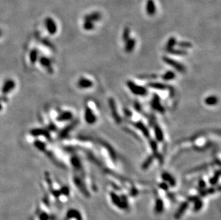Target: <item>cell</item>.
<instances>
[{
	"mask_svg": "<svg viewBox=\"0 0 221 220\" xmlns=\"http://www.w3.org/2000/svg\"><path fill=\"white\" fill-rule=\"evenodd\" d=\"M110 199H111L112 201V203L114 204L115 206H116L117 208H119L120 209H125L126 208H127V200L125 196H120L118 194L114 192V191H111V192L110 193Z\"/></svg>",
	"mask_w": 221,
	"mask_h": 220,
	"instance_id": "1",
	"label": "cell"
},
{
	"mask_svg": "<svg viewBox=\"0 0 221 220\" xmlns=\"http://www.w3.org/2000/svg\"><path fill=\"white\" fill-rule=\"evenodd\" d=\"M127 86L128 89L132 92V93L135 95L137 96H145L148 94V89H146L145 86L138 85V84H135L134 81L128 80L127 81Z\"/></svg>",
	"mask_w": 221,
	"mask_h": 220,
	"instance_id": "2",
	"label": "cell"
},
{
	"mask_svg": "<svg viewBox=\"0 0 221 220\" xmlns=\"http://www.w3.org/2000/svg\"><path fill=\"white\" fill-rule=\"evenodd\" d=\"M163 61L165 63H166L168 65L172 66V67L175 69V70H176L177 71H179V72L185 73L186 71V69L185 67V66L182 65L181 63H180L175 60H173V59L170 58L169 57H167V56H163Z\"/></svg>",
	"mask_w": 221,
	"mask_h": 220,
	"instance_id": "3",
	"label": "cell"
},
{
	"mask_svg": "<svg viewBox=\"0 0 221 220\" xmlns=\"http://www.w3.org/2000/svg\"><path fill=\"white\" fill-rule=\"evenodd\" d=\"M150 106H151V108H152L153 110L159 112V113L160 114L165 113V107L162 105L160 97L158 94H153L152 99H151V102H150Z\"/></svg>",
	"mask_w": 221,
	"mask_h": 220,
	"instance_id": "4",
	"label": "cell"
},
{
	"mask_svg": "<svg viewBox=\"0 0 221 220\" xmlns=\"http://www.w3.org/2000/svg\"><path fill=\"white\" fill-rule=\"evenodd\" d=\"M108 104H109V107L110 109V112H111L112 114V117H113V119H114L115 122H116V124H120L122 123V118L120 116L119 113L117 112V106H116V103H115V99L113 98H110L108 100Z\"/></svg>",
	"mask_w": 221,
	"mask_h": 220,
	"instance_id": "5",
	"label": "cell"
},
{
	"mask_svg": "<svg viewBox=\"0 0 221 220\" xmlns=\"http://www.w3.org/2000/svg\"><path fill=\"white\" fill-rule=\"evenodd\" d=\"M84 120L88 124H94L97 122V117L89 107H85L84 109Z\"/></svg>",
	"mask_w": 221,
	"mask_h": 220,
	"instance_id": "6",
	"label": "cell"
},
{
	"mask_svg": "<svg viewBox=\"0 0 221 220\" xmlns=\"http://www.w3.org/2000/svg\"><path fill=\"white\" fill-rule=\"evenodd\" d=\"M15 86H16V83L14 82L13 79H7L6 81H4L3 85H2V92L3 94H10L12 91L14 90Z\"/></svg>",
	"mask_w": 221,
	"mask_h": 220,
	"instance_id": "7",
	"label": "cell"
},
{
	"mask_svg": "<svg viewBox=\"0 0 221 220\" xmlns=\"http://www.w3.org/2000/svg\"><path fill=\"white\" fill-rule=\"evenodd\" d=\"M97 141H98L100 145H102V147L107 150L111 160L114 161V162H115V161L117 160V154H116V152H115L114 149V148H113L112 146L109 144V143L106 142L105 141H104V140L99 139Z\"/></svg>",
	"mask_w": 221,
	"mask_h": 220,
	"instance_id": "8",
	"label": "cell"
},
{
	"mask_svg": "<svg viewBox=\"0 0 221 220\" xmlns=\"http://www.w3.org/2000/svg\"><path fill=\"white\" fill-rule=\"evenodd\" d=\"M132 124L136 128V129H137L139 131L142 132V134H143L144 137L147 138V139H150V131H149L148 128L146 127V125L144 124L142 121L132 122Z\"/></svg>",
	"mask_w": 221,
	"mask_h": 220,
	"instance_id": "9",
	"label": "cell"
},
{
	"mask_svg": "<svg viewBox=\"0 0 221 220\" xmlns=\"http://www.w3.org/2000/svg\"><path fill=\"white\" fill-rule=\"evenodd\" d=\"M45 25L48 32L51 34H55L57 31V27L55 21L50 17H47L45 19Z\"/></svg>",
	"mask_w": 221,
	"mask_h": 220,
	"instance_id": "10",
	"label": "cell"
},
{
	"mask_svg": "<svg viewBox=\"0 0 221 220\" xmlns=\"http://www.w3.org/2000/svg\"><path fill=\"white\" fill-rule=\"evenodd\" d=\"M161 178H162V180H163L164 182L168 184L169 186H171V187H175V186H176L175 179L170 173L167 172H163L161 175Z\"/></svg>",
	"mask_w": 221,
	"mask_h": 220,
	"instance_id": "11",
	"label": "cell"
},
{
	"mask_svg": "<svg viewBox=\"0 0 221 220\" xmlns=\"http://www.w3.org/2000/svg\"><path fill=\"white\" fill-rule=\"evenodd\" d=\"M93 85H94L93 81L90 80V79L84 78V77L79 79L78 82V87L80 88V89H89V88L92 87Z\"/></svg>",
	"mask_w": 221,
	"mask_h": 220,
	"instance_id": "12",
	"label": "cell"
},
{
	"mask_svg": "<svg viewBox=\"0 0 221 220\" xmlns=\"http://www.w3.org/2000/svg\"><path fill=\"white\" fill-rule=\"evenodd\" d=\"M154 132H155V137L157 142H162L164 141V133L163 132V129H161L160 126L158 124H155L154 125Z\"/></svg>",
	"mask_w": 221,
	"mask_h": 220,
	"instance_id": "13",
	"label": "cell"
},
{
	"mask_svg": "<svg viewBox=\"0 0 221 220\" xmlns=\"http://www.w3.org/2000/svg\"><path fill=\"white\" fill-rule=\"evenodd\" d=\"M189 207V202L187 201L184 202H182L181 206L179 207V208L178 210H177L176 213L175 214V218L176 219H178L181 218V217L183 215L185 214V212L187 210V209H188Z\"/></svg>",
	"mask_w": 221,
	"mask_h": 220,
	"instance_id": "14",
	"label": "cell"
},
{
	"mask_svg": "<svg viewBox=\"0 0 221 220\" xmlns=\"http://www.w3.org/2000/svg\"><path fill=\"white\" fill-rule=\"evenodd\" d=\"M146 12L150 16H153L156 13V6L154 0H147L146 2Z\"/></svg>",
	"mask_w": 221,
	"mask_h": 220,
	"instance_id": "15",
	"label": "cell"
},
{
	"mask_svg": "<svg viewBox=\"0 0 221 220\" xmlns=\"http://www.w3.org/2000/svg\"><path fill=\"white\" fill-rule=\"evenodd\" d=\"M102 15L99 12H94L90 14H88L84 17V21H90L92 22H97L101 19Z\"/></svg>",
	"mask_w": 221,
	"mask_h": 220,
	"instance_id": "16",
	"label": "cell"
},
{
	"mask_svg": "<svg viewBox=\"0 0 221 220\" xmlns=\"http://www.w3.org/2000/svg\"><path fill=\"white\" fill-rule=\"evenodd\" d=\"M73 114L70 111H65L59 114V116L57 117V121L59 122H67V121H69V120H71L73 119Z\"/></svg>",
	"mask_w": 221,
	"mask_h": 220,
	"instance_id": "17",
	"label": "cell"
},
{
	"mask_svg": "<svg viewBox=\"0 0 221 220\" xmlns=\"http://www.w3.org/2000/svg\"><path fill=\"white\" fill-rule=\"evenodd\" d=\"M164 202L160 198H157L155 203V207H154V211L155 214H162L164 211Z\"/></svg>",
	"mask_w": 221,
	"mask_h": 220,
	"instance_id": "18",
	"label": "cell"
},
{
	"mask_svg": "<svg viewBox=\"0 0 221 220\" xmlns=\"http://www.w3.org/2000/svg\"><path fill=\"white\" fill-rule=\"evenodd\" d=\"M148 86L150 88L157 89V90H166L168 88V85L165 84L161 82H153V81L149 82L148 84Z\"/></svg>",
	"mask_w": 221,
	"mask_h": 220,
	"instance_id": "19",
	"label": "cell"
},
{
	"mask_svg": "<svg viewBox=\"0 0 221 220\" xmlns=\"http://www.w3.org/2000/svg\"><path fill=\"white\" fill-rule=\"evenodd\" d=\"M78 120H75V121H73V122H72L71 124H69V125H67L65 129H64L60 133V137H62V138H64V137H65L67 135L69 132L71 131V130H73L74 129V127L76 126L77 124H78Z\"/></svg>",
	"mask_w": 221,
	"mask_h": 220,
	"instance_id": "20",
	"label": "cell"
},
{
	"mask_svg": "<svg viewBox=\"0 0 221 220\" xmlns=\"http://www.w3.org/2000/svg\"><path fill=\"white\" fill-rule=\"evenodd\" d=\"M136 45V40L133 38H130L129 39L127 40L125 42V51L127 53L132 52Z\"/></svg>",
	"mask_w": 221,
	"mask_h": 220,
	"instance_id": "21",
	"label": "cell"
},
{
	"mask_svg": "<svg viewBox=\"0 0 221 220\" xmlns=\"http://www.w3.org/2000/svg\"><path fill=\"white\" fill-rule=\"evenodd\" d=\"M155 160V157L153 155H149L148 157L145 159V161L143 162L142 165H141V169L143 170H147L149 167H150L151 165L153 163V161Z\"/></svg>",
	"mask_w": 221,
	"mask_h": 220,
	"instance_id": "22",
	"label": "cell"
},
{
	"mask_svg": "<svg viewBox=\"0 0 221 220\" xmlns=\"http://www.w3.org/2000/svg\"><path fill=\"white\" fill-rule=\"evenodd\" d=\"M219 102L218 97L215 95H210L205 99V103L208 106H215Z\"/></svg>",
	"mask_w": 221,
	"mask_h": 220,
	"instance_id": "23",
	"label": "cell"
},
{
	"mask_svg": "<svg viewBox=\"0 0 221 220\" xmlns=\"http://www.w3.org/2000/svg\"><path fill=\"white\" fill-rule=\"evenodd\" d=\"M40 62L41 65H42L43 67H45L47 69V70L49 71V72H51V71H52V63H51L50 60H49V59L47 57H41Z\"/></svg>",
	"mask_w": 221,
	"mask_h": 220,
	"instance_id": "24",
	"label": "cell"
},
{
	"mask_svg": "<svg viewBox=\"0 0 221 220\" xmlns=\"http://www.w3.org/2000/svg\"><path fill=\"white\" fill-rule=\"evenodd\" d=\"M70 162L71 164L73 165L74 168H76L77 170H82L83 169V166H82L81 161L79 160V158L78 157H77L76 155H73V157L70 159Z\"/></svg>",
	"mask_w": 221,
	"mask_h": 220,
	"instance_id": "25",
	"label": "cell"
},
{
	"mask_svg": "<svg viewBox=\"0 0 221 220\" xmlns=\"http://www.w3.org/2000/svg\"><path fill=\"white\" fill-rule=\"evenodd\" d=\"M170 55H176V56H186L187 55V52L185 50H182V49H175L173 48L171 50L167 52Z\"/></svg>",
	"mask_w": 221,
	"mask_h": 220,
	"instance_id": "26",
	"label": "cell"
},
{
	"mask_svg": "<svg viewBox=\"0 0 221 220\" xmlns=\"http://www.w3.org/2000/svg\"><path fill=\"white\" fill-rule=\"evenodd\" d=\"M193 200L194 202V205H193V209L195 212H199L200 209L202 208L203 207V202L201 200V199H200L199 197L197 198H192V201Z\"/></svg>",
	"mask_w": 221,
	"mask_h": 220,
	"instance_id": "27",
	"label": "cell"
},
{
	"mask_svg": "<svg viewBox=\"0 0 221 220\" xmlns=\"http://www.w3.org/2000/svg\"><path fill=\"white\" fill-rule=\"evenodd\" d=\"M220 176V170H218L217 171H215L214 175H213L212 177L210 178L209 183L212 186L216 185L218 182V181H219Z\"/></svg>",
	"mask_w": 221,
	"mask_h": 220,
	"instance_id": "28",
	"label": "cell"
},
{
	"mask_svg": "<svg viewBox=\"0 0 221 220\" xmlns=\"http://www.w3.org/2000/svg\"><path fill=\"white\" fill-rule=\"evenodd\" d=\"M175 77H176L175 73L174 71H170V70L166 71V72L164 74V75H162V79H163V80L165 81L173 80V79H174Z\"/></svg>",
	"mask_w": 221,
	"mask_h": 220,
	"instance_id": "29",
	"label": "cell"
},
{
	"mask_svg": "<svg viewBox=\"0 0 221 220\" xmlns=\"http://www.w3.org/2000/svg\"><path fill=\"white\" fill-rule=\"evenodd\" d=\"M177 39L175 37H172L170 38H169V39L168 40V42H167L166 46H165V51L166 52H168L170 50H171V49L174 48L175 46L177 45Z\"/></svg>",
	"mask_w": 221,
	"mask_h": 220,
	"instance_id": "30",
	"label": "cell"
},
{
	"mask_svg": "<svg viewBox=\"0 0 221 220\" xmlns=\"http://www.w3.org/2000/svg\"><path fill=\"white\" fill-rule=\"evenodd\" d=\"M179 47H181L182 50L185 49H191L192 47V44L190 42H186V41H181V42H177V45Z\"/></svg>",
	"mask_w": 221,
	"mask_h": 220,
	"instance_id": "31",
	"label": "cell"
},
{
	"mask_svg": "<svg viewBox=\"0 0 221 220\" xmlns=\"http://www.w3.org/2000/svg\"><path fill=\"white\" fill-rule=\"evenodd\" d=\"M149 144H150V147L151 148V149H152L153 155L158 152V142H157L156 140L150 139V142H149Z\"/></svg>",
	"mask_w": 221,
	"mask_h": 220,
	"instance_id": "32",
	"label": "cell"
},
{
	"mask_svg": "<svg viewBox=\"0 0 221 220\" xmlns=\"http://www.w3.org/2000/svg\"><path fill=\"white\" fill-rule=\"evenodd\" d=\"M122 40L124 42L128 40L130 38V29L129 27H125L124 29H123L122 34Z\"/></svg>",
	"mask_w": 221,
	"mask_h": 220,
	"instance_id": "33",
	"label": "cell"
},
{
	"mask_svg": "<svg viewBox=\"0 0 221 220\" xmlns=\"http://www.w3.org/2000/svg\"><path fill=\"white\" fill-rule=\"evenodd\" d=\"M94 25L93 24V22H92L90 21H84L83 24V28L87 31H91L94 29Z\"/></svg>",
	"mask_w": 221,
	"mask_h": 220,
	"instance_id": "34",
	"label": "cell"
},
{
	"mask_svg": "<svg viewBox=\"0 0 221 220\" xmlns=\"http://www.w3.org/2000/svg\"><path fill=\"white\" fill-rule=\"evenodd\" d=\"M123 130H124L125 132H126L127 133H128V134H130L131 136H132L134 138H135L137 140H139V141H140V137L138 136V135L136 134V133H135L134 132L132 131V129H130V128H127V127H125V128H123Z\"/></svg>",
	"mask_w": 221,
	"mask_h": 220,
	"instance_id": "35",
	"label": "cell"
},
{
	"mask_svg": "<svg viewBox=\"0 0 221 220\" xmlns=\"http://www.w3.org/2000/svg\"><path fill=\"white\" fill-rule=\"evenodd\" d=\"M209 165H210V163H205V164H202V165L198 166V167H196L194 168V169H192V170H191V171H190V172H197V171L202 170H204V169L208 167V166H209Z\"/></svg>",
	"mask_w": 221,
	"mask_h": 220,
	"instance_id": "36",
	"label": "cell"
},
{
	"mask_svg": "<svg viewBox=\"0 0 221 220\" xmlns=\"http://www.w3.org/2000/svg\"><path fill=\"white\" fill-rule=\"evenodd\" d=\"M37 53L36 52V50H32L30 53V61L32 63H35L37 61Z\"/></svg>",
	"mask_w": 221,
	"mask_h": 220,
	"instance_id": "37",
	"label": "cell"
},
{
	"mask_svg": "<svg viewBox=\"0 0 221 220\" xmlns=\"http://www.w3.org/2000/svg\"><path fill=\"white\" fill-rule=\"evenodd\" d=\"M140 79H156L158 76L156 75H143L137 76Z\"/></svg>",
	"mask_w": 221,
	"mask_h": 220,
	"instance_id": "38",
	"label": "cell"
},
{
	"mask_svg": "<svg viewBox=\"0 0 221 220\" xmlns=\"http://www.w3.org/2000/svg\"><path fill=\"white\" fill-rule=\"evenodd\" d=\"M198 187L200 191L203 190L206 187V182L203 180H200L198 181Z\"/></svg>",
	"mask_w": 221,
	"mask_h": 220,
	"instance_id": "39",
	"label": "cell"
},
{
	"mask_svg": "<svg viewBox=\"0 0 221 220\" xmlns=\"http://www.w3.org/2000/svg\"><path fill=\"white\" fill-rule=\"evenodd\" d=\"M134 108L137 111V112H139V113H141L142 112V106H141V104L139 103V102H135V104H134Z\"/></svg>",
	"mask_w": 221,
	"mask_h": 220,
	"instance_id": "40",
	"label": "cell"
},
{
	"mask_svg": "<svg viewBox=\"0 0 221 220\" xmlns=\"http://www.w3.org/2000/svg\"><path fill=\"white\" fill-rule=\"evenodd\" d=\"M159 187H160L161 189H163V190H164V191H167L169 189L170 186L168 184L163 181V182L159 184Z\"/></svg>",
	"mask_w": 221,
	"mask_h": 220,
	"instance_id": "41",
	"label": "cell"
},
{
	"mask_svg": "<svg viewBox=\"0 0 221 220\" xmlns=\"http://www.w3.org/2000/svg\"><path fill=\"white\" fill-rule=\"evenodd\" d=\"M123 112H124L125 116L128 117V118H131V117H132V112L128 109L125 108L124 109H123Z\"/></svg>",
	"mask_w": 221,
	"mask_h": 220,
	"instance_id": "42",
	"label": "cell"
},
{
	"mask_svg": "<svg viewBox=\"0 0 221 220\" xmlns=\"http://www.w3.org/2000/svg\"><path fill=\"white\" fill-rule=\"evenodd\" d=\"M168 89L170 92V96L171 97H174L175 95V89H174V87H173V86H169L168 85Z\"/></svg>",
	"mask_w": 221,
	"mask_h": 220,
	"instance_id": "43",
	"label": "cell"
},
{
	"mask_svg": "<svg viewBox=\"0 0 221 220\" xmlns=\"http://www.w3.org/2000/svg\"><path fill=\"white\" fill-rule=\"evenodd\" d=\"M2 109V104H1V103H0V111H1V110Z\"/></svg>",
	"mask_w": 221,
	"mask_h": 220,
	"instance_id": "44",
	"label": "cell"
},
{
	"mask_svg": "<svg viewBox=\"0 0 221 220\" xmlns=\"http://www.w3.org/2000/svg\"><path fill=\"white\" fill-rule=\"evenodd\" d=\"M2 34V32L1 31V30H0V37H1Z\"/></svg>",
	"mask_w": 221,
	"mask_h": 220,
	"instance_id": "45",
	"label": "cell"
}]
</instances>
